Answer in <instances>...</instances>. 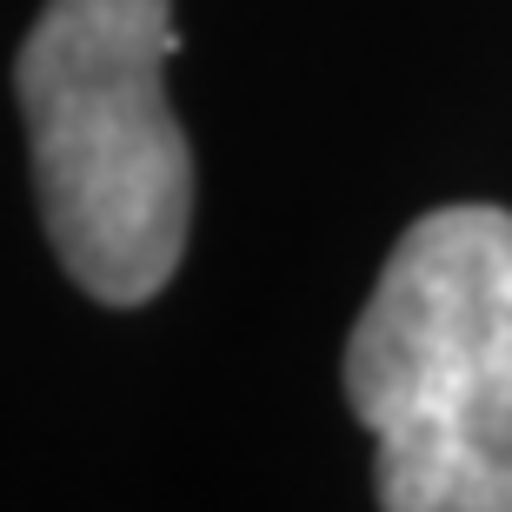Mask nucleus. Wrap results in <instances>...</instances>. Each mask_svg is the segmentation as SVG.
Returning <instances> with one entry per match:
<instances>
[{"mask_svg": "<svg viewBox=\"0 0 512 512\" xmlns=\"http://www.w3.org/2000/svg\"><path fill=\"white\" fill-rule=\"evenodd\" d=\"M173 0H47L14 94L54 260L100 306H147L180 273L193 153L167 100Z\"/></svg>", "mask_w": 512, "mask_h": 512, "instance_id": "1", "label": "nucleus"}, {"mask_svg": "<svg viewBox=\"0 0 512 512\" xmlns=\"http://www.w3.org/2000/svg\"><path fill=\"white\" fill-rule=\"evenodd\" d=\"M380 512H512V213L439 207L399 233L346 340Z\"/></svg>", "mask_w": 512, "mask_h": 512, "instance_id": "2", "label": "nucleus"}]
</instances>
